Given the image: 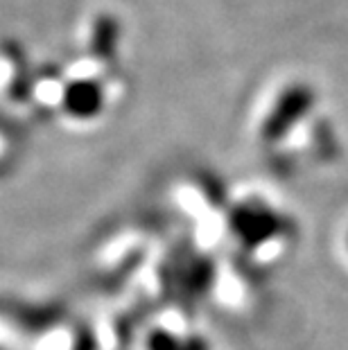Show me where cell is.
I'll return each instance as SVG.
<instances>
[{
    "mask_svg": "<svg viewBox=\"0 0 348 350\" xmlns=\"http://www.w3.org/2000/svg\"><path fill=\"white\" fill-rule=\"evenodd\" d=\"M116 39H118V23L116 18L111 16H102L95 25V36H93V46L100 55H111L116 48Z\"/></svg>",
    "mask_w": 348,
    "mask_h": 350,
    "instance_id": "6da1fadb",
    "label": "cell"
}]
</instances>
